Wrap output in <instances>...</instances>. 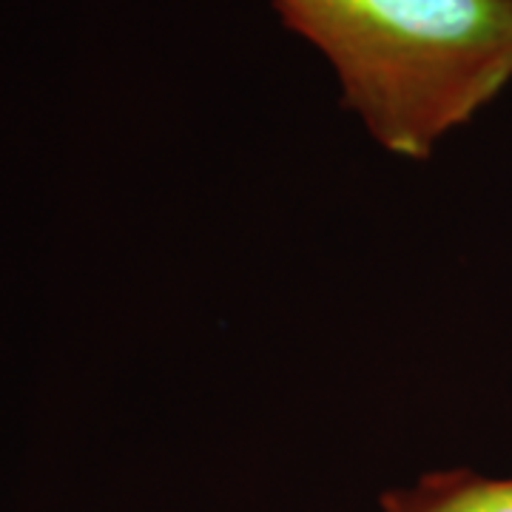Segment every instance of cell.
Wrapping results in <instances>:
<instances>
[{
    "instance_id": "cell-1",
    "label": "cell",
    "mask_w": 512,
    "mask_h": 512,
    "mask_svg": "<svg viewBox=\"0 0 512 512\" xmlns=\"http://www.w3.org/2000/svg\"><path fill=\"white\" fill-rule=\"evenodd\" d=\"M390 154L427 160L512 83V0H274Z\"/></svg>"
},
{
    "instance_id": "cell-2",
    "label": "cell",
    "mask_w": 512,
    "mask_h": 512,
    "mask_svg": "<svg viewBox=\"0 0 512 512\" xmlns=\"http://www.w3.org/2000/svg\"><path fill=\"white\" fill-rule=\"evenodd\" d=\"M382 512H512V478L476 470H433L407 487L384 490Z\"/></svg>"
}]
</instances>
